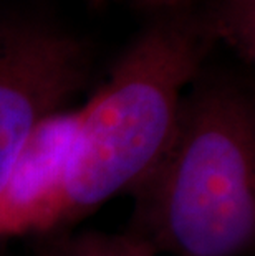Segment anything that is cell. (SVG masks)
Segmentation results:
<instances>
[{
	"instance_id": "obj_6",
	"label": "cell",
	"mask_w": 255,
	"mask_h": 256,
	"mask_svg": "<svg viewBox=\"0 0 255 256\" xmlns=\"http://www.w3.org/2000/svg\"><path fill=\"white\" fill-rule=\"evenodd\" d=\"M58 256H157V252L129 230L123 233H86L70 242Z\"/></svg>"
},
{
	"instance_id": "obj_5",
	"label": "cell",
	"mask_w": 255,
	"mask_h": 256,
	"mask_svg": "<svg viewBox=\"0 0 255 256\" xmlns=\"http://www.w3.org/2000/svg\"><path fill=\"white\" fill-rule=\"evenodd\" d=\"M217 38H222L237 50L245 62L255 58V0H222L210 17Z\"/></svg>"
},
{
	"instance_id": "obj_2",
	"label": "cell",
	"mask_w": 255,
	"mask_h": 256,
	"mask_svg": "<svg viewBox=\"0 0 255 256\" xmlns=\"http://www.w3.org/2000/svg\"><path fill=\"white\" fill-rule=\"evenodd\" d=\"M196 80L169 142L131 188L128 230L157 254L245 256L255 243V110L235 84Z\"/></svg>"
},
{
	"instance_id": "obj_1",
	"label": "cell",
	"mask_w": 255,
	"mask_h": 256,
	"mask_svg": "<svg viewBox=\"0 0 255 256\" xmlns=\"http://www.w3.org/2000/svg\"><path fill=\"white\" fill-rule=\"evenodd\" d=\"M219 40L210 17L172 12L126 48L106 83L80 106L58 180L25 218L22 233L50 232L83 220L131 192L174 130L184 90Z\"/></svg>"
},
{
	"instance_id": "obj_4",
	"label": "cell",
	"mask_w": 255,
	"mask_h": 256,
	"mask_svg": "<svg viewBox=\"0 0 255 256\" xmlns=\"http://www.w3.org/2000/svg\"><path fill=\"white\" fill-rule=\"evenodd\" d=\"M80 124V108L45 119L20 149L0 187V236L22 235L25 218L53 188Z\"/></svg>"
},
{
	"instance_id": "obj_7",
	"label": "cell",
	"mask_w": 255,
	"mask_h": 256,
	"mask_svg": "<svg viewBox=\"0 0 255 256\" xmlns=\"http://www.w3.org/2000/svg\"><path fill=\"white\" fill-rule=\"evenodd\" d=\"M144 2H148V4H154V5H159V4H172V2H176V0H144Z\"/></svg>"
},
{
	"instance_id": "obj_3",
	"label": "cell",
	"mask_w": 255,
	"mask_h": 256,
	"mask_svg": "<svg viewBox=\"0 0 255 256\" xmlns=\"http://www.w3.org/2000/svg\"><path fill=\"white\" fill-rule=\"evenodd\" d=\"M90 73L78 38L35 20L0 17V187L30 134L67 111Z\"/></svg>"
}]
</instances>
